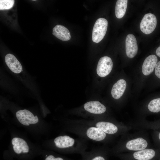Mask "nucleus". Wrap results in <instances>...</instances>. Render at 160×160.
<instances>
[{"label": "nucleus", "instance_id": "1", "mask_svg": "<svg viewBox=\"0 0 160 160\" xmlns=\"http://www.w3.org/2000/svg\"><path fill=\"white\" fill-rule=\"evenodd\" d=\"M68 128L70 132L87 141L102 142L107 138V134L99 128L76 120L69 122Z\"/></svg>", "mask_w": 160, "mask_h": 160}, {"label": "nucleus", "instance_id": "2", "mask_svg": "<svg viewBox=\"0 0 160 160\" xmlns=\"http://www.w3.org/2000/svg\"><path fill=\"white\" fill-rule=\"evenodd\" d=\"M87 141L79 137L75 138L64 135L56 137L53 142L55 147L58 149L66 150L71 153L83 154L87 147Z\"/></svg>", "mask_w": 160, "mask_h": 160}, {"label": "nucleus", "instance_id": "3", "mask_svg": "<svg viewBox=\"0 0 160 160\" xmlns=\"http://www.w3.org/2000/svg\"><path fill=\"white\" fill-rule=\"evenodd\" d=\"M108 22L103 18H98L94 25L92 32V39L93 41L98 43L104 37L107 29Z\"/></svg>", "mask_w": 160, "mask_h": 160}, {"label": "nucleus", "instance_id": "4", "mask_svg": "<svg viewBox=\"0 0 160 160\" xmlns=\"http://www.w3.org/2000/svg\"><path fill=\"white\" fill-rule=\"evenodd\" d=\"M157 25V19L153 14L148 13L145 15L140 24L141 31L146 34H149L155 29Z\"/></svg>", "mask_w": 160, "mask_h": 160}, {"label": "nucleus", "instance_id": "5", "mask_svg": "<svg viewBox=\"0 0 160 160\" xmlns=\"http://www.w3.org/2000/svg\"><path fill=\"white\" fill-rule=\"evenodd\" d=\"M113 66L112 61L109 57L105 56L101 57L98 62L96 71L100 77H105L111 72Z\"/></svg>", "mask_w": 160, "mask_h": 160}, {"label": "nucleus", "instance_id": "6", "mask_svg": "<svg viewBox=\"0 0 160 160\" xmlns=\"http://www.w3.org/2000/svg\"><path fill=\"white\" fill-rule=\"evenodd\" d=\"M16 116L19 121L25 126L36 124L39 121L37 116H34L31 112L26 109L18 111L16 113Z\"/></svg>", "mask_w": 160, "mask_h": 160}, {"label": "nucleus", "instance_id": "7", "mask_svg": "<svg viewBox=\"0 0 160 160\" xmlns=\"http://www.w3.org/2000/svg\"><path fill=\"white\" fill-rule=\"evenodd\" d=\"M84 111L89 114L94 115H99L104 113L106 110L105 106L97 101L88 102L83 105Z\"/></svg>", "mask_w": 160, "mask_h": 160}, {"label": "nucleus", "instance_id": "8", "mask_svg": "<svg viewBox=\"0 0 160 160\" xmlns=\"http://www.w3.org/2000/svg\"><path fill=\"white\" fill-rule=\"evenodd\" d=\"M126 52L127 56L130 58L134 57L137 54L138 51V46L137 40L132 34H128L125 40Z\"/></svg>", "mask_w": 160, "mask_h": 160}, {"label": "nucleus", "instance_id": "9", "mask_svg": "<svg viewBox=\"0 0 160 160\" xmlns=\"http://www.w3.org/2000/svg\"><path fill=\"white\" fill-rule=\"evenodd\" d=\"M157 60V57L154 55H151L145 59L142 68V73L144 75H148L153 72Z\"/></svg>", "mask_w": 160, "mask_h": 160}, {"label": "nucleus", "instance_id": "10", "mask_svg": "<svg viewBox=\"0 0 160 160\" xmlns=\"http://www.w3.org/2000/svg\"><path fill=\"white\" fill-rule=\"evenodd\" d=\"M5 60L8 67L13 72L19 73L22 71L23 68L21 63L12 54H7L5 57Z\"/></svg>", "mask_w": 160, "mask_h": 160}, {"label": "nucleus", "instance_id": "11", "mask_svg": "<svg viewBox=\"0 0 160 160\" xmlns=\"http://www.w3.org/2000/svg\"><path fill=\"white\" fill-rule=\"evenodd\" d=\"M148 145L147 141L142 137H138L128 141L126 148L129 150L139 151L145 149Z\"/></svg>", "mask_w": 160, "mask_h": 160}, {"label": "nucleus", "instance_id": "12", "mask_svg": "<svg viewBox=\"0 0 160 160\" xmlns=\"http://www.w3.org/2000/svg\"><path fill=\"white\" fill-rule=\"evenodd\" d=\"M127 83L123 79L118 80L113 85L111 90L112 97L115 99H118L123 95L126 87Z\"/></svg>", "mask_w": 160, "mask_h": 160}, {"label": "nucleus", "instance_id": "13", "mask_svg": "<svg viewBox=\"0 0 160 160\" xmlns=\"http://www.w3.org/2000/svg\"><path fill=\"white\" fill-rule=\"evenodd\" d=\"M52 34L59 39L63 41H67L71 38L68 30L64 26L57 25L53 29Z\"/></svg>", "mask_w": 160, "mask_h": 160}, {"label": "nucleus", "instance_id": "14", "mask_svg": "<svg viewBox=\"0 0 160 160\" xmlns=\"http://www.w3.org/2000/svg\"><path fill=\"white\" fill-rule=\"evenodd\" d=\"M13 145V149L15 152L17 154L27 153L29 151V148L26 142L23 139L14 137L12 140Z\"/></svg>", "mask_w": 160, "mask_h": 160}, {"label": "nucleus", "instance_id": "15", "mask_svg": "<svg viewBox=\"0 0 160 160\" xmlns=\"http://www.w3.org/2000/svg\"><path fill=\"white\" fill-rule=\"evenodd\" d=\"M155 151L151 149H144L134 152V158L137 160H149L155 156Z\"/></svg>", "mask_w": 160, "mask_h": 160}, {"label": "nucleus", "instance_id": "16", "mask_svg": "<svg viewBox=\"0 0 160 160\" xmlns=\"http://www.w3.org/2000/svg\"><path fill=\"white\" fill-rule=\"evenodd\" d=\"M128 0H118L115 8V15L118 19L122 18L124 15L127 9Z\"/></svg>", "mask_w": 160, "mask_h": 160}, {"label": "nucleus", "instance_id": "17", "mask_svg": "<svg viewBox=\"0 0 160 160\" xmlns=\"http://www.w3.org/2000/svg\"><path fill=\"white\" fill-rule=\"evenodd\" d=\"M100 149L94 148L89 153H87L88 155L87 160H105V158L100 154Z\"/></svg>", "mask_w": 160, "mask_h": 160}, {"label": "nucleus", "instance_id": "18", "mask_svg": "<svg viewBox=\"0 0 160 160\" xmlns=\"http://www.w3.org/2000/svg\"><path fill=\"white\" fill-rule=\"evenodd\" d=\"M149 111L153 113L160 111V98L154 99L149 103L148 106Z\"/></svg>", "mask_w": 160, "mask_h": 160}, {"label": "nucleus", "instance_id": "19", "mask_svg": "<svg viewBox=\"0 0 160 160\" xmlns=\"http://www.w3.org/2000/svg\"><path fill=\"white\" fill-rule=\"evenodd\" d=\"M14 2V0H0V9L2 10L10 9L13 6Z\"/></svg>", "mask_w": 160, "mask_h": 160}, {"label": "nucleus", "instance_id": "20", "mask_svg": "<svg viewBox=\"0 0 160 160\" xmlns=\"http://www.w3.org/2000/svg\"><path fill=\"white\" fill-rule=\"evenodd\" d=\"M155 74L157 77L160 79V61L156 64L155 68Z\"/></svg>", "mask_w": 160, "mask_h": 160}, {"label": "nucleus", "instance_id": "21", "mask_svg": "<svg viewBox=\"0 0 160 160\" xmlns=\"http://www.w3.org/2000/svg\"><path fill=\"white\" fill-rule=\"evenodd\" d=\"M45 160H64V159L60 157H55L53 155H50L46 157Z\"/></svg>", "mask_w": 160, "mask_h": 160}, {"label": "nucleus", "instance_id": "22", "mask_svg": "<svg viewBox=\"0 0 160 160\" xmlns=\"http://www.w3.org/2000/svg\"><path fill=\"white\" fill-rule=\"evenodd\" d=\"M156 53L158 56L160 57V46L156 49Z\"/></svg>", "mask_w": 160, "mask_h": 160}, {"label": "nucleus", "instance_id": "23", "mask_svg": "<svg viewBox=\"0 0 160 160\" xmlns=\"http://www.w3.org/2000/svg\"><path fill=\"white\" fill-rule=\"evenodd\" d=\"M159 139L160 140V132L159 133Z\"/></svg>", "mask_w": 160, "mask_h": 160}]
</instances>
